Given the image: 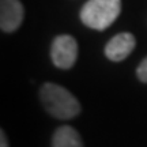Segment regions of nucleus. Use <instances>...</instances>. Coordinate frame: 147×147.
I'll use <instances>...</instances> for the list:
<instances>
[{"label": "nucleus", "mask_w": 147, "mask_h": 147, "mask_svg": "<svg viewBox=\"0 0 147 147\" xmlns=\"http://www.w3.org/2000/svg\"><path fill=\"white\" fill-rule=\"evenodd\" d=\"M25 10L19 0H1L0 1V27L5 33L18 30L23 21Z\"/></svg>", "instance_id": "nucleus-4"}, {"label": "nucleus", "mask_w": 147, "mask_h": 147, "mask_svg": "<svg viewBox=\"0 0 147 147\" xmlns=\"http://www.w3.org/2000/svg\"><path fill=\"white\" fill-rule=\"evenodd\" d=\"M0 142H1V147H8L7 138H5V134L3 131H1V134H0Z\"/></svg>", "instance_id": "nucleus-8"}, {"label": "nucleus", "mask_w": 147, "mask_h": 147, "mask_svg": "<svg viewBox=\"0 0 147 147\" xmlns=\"http://www.w3.org/2000/svg\"><path fill=\"white\" fill-rule=\"evenodd\" d=\"M51 57L53 64L61 69L71 68L78 57V42L68 34L57 36L51 47Z\"/></svg>", "instance_id": "nucleus-3"}, {"label": "nucleus", "mask_w": 147, "mask_h": 147, "mask_svg": "<svg viewBox=\"0 0 147 147\" xmlns=\"http://www.w3.org/2000/svg\"><path fill=\"white\" fill-rule=\"evenodd\" d=\"M136 75L142 82L147 83V57L143 59L142 63L139 64V67L136 68Z\"/></svg>", "instance_id": "nucleus-7"}, {"label": "nucleus", "mask_w": 147, "mask_h": 147, "mask_svg": "<svg viewBox=\"0 0 147 147\" xmlns=\"http://www.w3.org/2000/svg\"><path fill=\"white\" fill-rule=\"evenodd\" d=\"M136 40L131 33H120L110 38L105 47L106 57L112 61H121L134 51Z\"/></svg>", "instance_id": "nucleus-5"}, {"label": "nucleus", "mask_w": 147, "mask_h": 147, "mask_svg": "<svg viewBox=\"0 0 147 147\" xmlns=\"http://www.w3.org/2000/svg\"><path fill=\"white\" fill-rule=\"evenodd\" d=\"M52 147H83V143L75 128L61 125L53 134Z\"/></svg>", "instance_id": "nucleus-6"}, {"label": "nucleus", "mask_w": 147, "mask_h": 147, "mask_svg": "<svg viewBox=\"0 0 147 147\" xmlns=\"http://www.w3.org/2000/svg\"><path fill=\"white\" fill-rule=\"evenodd\" d=\"M121 0H89L80 10V21L90 29L105 30L119 18Z\"/></svg>", "instance_id": "nucleus-2"}, {"label": "nucleus", "mask_w": 147, "mask_h": 147, "mask_svg": "<svg viewBox=\"0 0 147 147\" xmlns=\"http://www.w3.org/2000/svg\"><path fill=\"white\" fill-rule=\"evenodd\" d=\"M42 105L48 113L60 120H69L80 112V104L72 93L63 86L45 83L40 90Z\"/></svg>", "instance_id": "nucleus-1"}]
</instances>
